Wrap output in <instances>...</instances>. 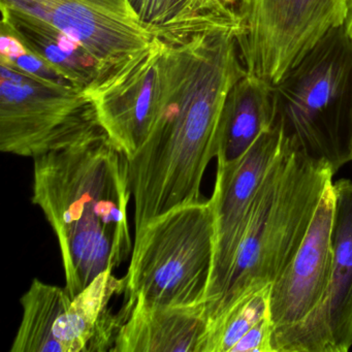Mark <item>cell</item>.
<instances>
[{
    "instance_id": "1",
    "label": "cell",
    "mask_w": 352,
    "mask_h": 352,
    "mask_svg": "<svg viewBox=\"0 0 352 352\" xmlns=\"http://www.w3.org/2000/svg\"><path fill=\"white\" fill-rule=\"evenodd\" d=\"M236 28L211 26L160 36L162 98L151 133L129 160L135 230L201 199L204 175L217 155L222 110L247 73Z\"/></svg>"
},
{
    "instance_id": "2",
    "label": "cell",
    "mask_w": 352,
    "mask_h": 352,
    "mask_svg": "<svg viewBox=\"0 0 352 352\" xmlns=\"http://www.w3.org/2000/svg\"><path fill=\"white\" fill-rule=\"evenodd\" d=\"M34 160L32 203L55 232L73 298L133 253L129 158L104 133Z\"/></svg>"
},
{
    "instance_id": "3",
    "label": "cell",
    "mask_w": 352,
    "mask_h": 352,
    "mask_svg": "<svg viewBox=\"0 0 352 352\" xmlns=\"http://www.w3.org/2000/svg\"><path fill=\"white\" fill-rule=\"evenodd\" d=\"M333 176L327 160L310 157L284 138L257 193L226 289L207 312L208 327L241 296L279 277L298 252Z\"/></svg>"
},
{
    "instance_id": "4",
    "label": "cell",
    "mask_w": 352,
    "mask_h": 352,
    "mask_svg": "<svg viewBox=\"0 0 352 352\" xmlns=\"http://www.w3.org/2000/svg\"><path fill=\"white\" fill-rule=\"evenodd\" d=\"M275 122L284 138L333 173L350 162L352 43L343 25L329 30L274 86Z\"/></svg>"
},
{
    "instance_id": "5",
    "label": "cell",
    "mask_w": 352,
    "mask_h": 352,
    "mask_svg": "<svg viewBox=\"0 0 352 352\" xmlns=\"http://www.w3.org/2000/svg\"><path fill=\"white\" fill-rule=\"evenodd\" d=\"M212 199L181 206L135 232L125 275V302L201 306L213 270Z\"/></svg>"
},
{
    "instance_id": "6",
    "label": "cell",
    "mask_w": 352,
    "mask_h": 352,
    "mask_svg": "<svg viewBox=\"0 0 352 352\" xmlns=\"http://www.w3.org/2000/svg\"><path fill=\"white\" fill-rule=\"evenodd\" d=\"M107 133L85 89L38 81L0 63V150L38 158Z\"/></svg>"
},
{
    "instance_id": "7",
    "label": "cell",
    "mask_w": 352,
    "mask_h": 352,
    "mask_svg": "<svg viewBox=\"0 0 352 352\" xmlns=\"http://www.w3.org/2000/svg\"><path fill=\"white\" fill-rule=\"evenodd\" d=\"M333 180L329 183L298 252L272 283L273 352H327L323 312L333 265Z\"/></svg>"
},
{
    "instance_id": "8",
    "label": "cell",
    "mask_w": 352,
    "mask_h": 352,
    "mask_svg": "<svg viewBox=\"0 0 352 352\" xmlns=\"http://www.w3.org/2000/svg\"><path fill=\"white\" fill-rule=\"evenodd\" d=\"M345 14L346 0H254L238 38L245 69L277 85Z\"/></svg>"
},
{
    "instance_id": "9",
    "label": "cell",
    "mask_w": 352,
    "mask_h": 352,
    "mask_svg": "<svg viewBox=\"0 0 352 352\" xmlns=\"http://www.w3.org/2000/svg\"><path fill=\"white\" fill-rule=\"evenodd\" d=\"M124 292V277L110 271L73 298L65 287L46 283L28 305V329L46 352H113L123 317L109 306Z\"/></svg>"
},
{
    "instance_id": "10",
    "label": "cell",
    "mask_w": 352,
    "mask_h": 352,
    "mask_svg": "<svg viewBox=\"0 0 352 352\" xmlns=\"http://www.w3.org/2000/svg\"><path fill=\"white\" fill-rule=\"evenodd\" d=\"M164 40H155L100 71L85 89L107 135L131 160L147 141L162 98L160 58Z\"/></svg>"
},
{
    "instance_id": "11",
    "label": "cell",
    "mask_w": 352,
    "mask_h": 352,
    "mask_svg": "<svg viewBox=\"0 0 352 352\" xmlns=\"http://www.w3.org/2000/svg\"><path fill=\"white\" fill-rule=\"evenodd\" d=\"M283 141L281 127L274 122L239 160L217 164L211 197L215 216V248L206 316L226 289L257 193L281 151Z\"/></svg>"
},
{
    "instance_id": "12",
    "label": "cell",
    "mask_w": 352,
    "mask_h": 352,
    "mask_svg": "<svg viewBox=\"0 0 352 352\" xmlns=\"http://www.w3.org/2000/svg\"><path fill=\"white\" fill-rule=\"evenodd\" d=\"M79 43L100 71L149 46L162 32L143 21L131 0H0Z\"/></svg>"
},
{
    "instance_id": "13",
    "label": "cell",
    "mask_w": 352,
    "mask_h": 352,
    "mask_svg": "<svg viewBox=\"0 0 352 352\" xmlns=\"http://www.w3.org/2000/svg\"><path fill=\"white\" fill-rule=\"evenodd\" d=\"M113 352H201L208 331L206 306L125 302Z\"/></svg>"
},
{
    "instance_id": "14",
    "label": "cell",
    "mask_w": 352,
    "mask_h": 352,
    "mask_svg": "<svg viewBox=\"0 0 352 352\" xmlns=\"http://www.w3.org/2000/svg\"><path fill=\"white\" fill-rule=\"evenodd\" d=\"M331 284L323 312L327 352H347L352 347V181L333 182Z\"/></svg>"
},
{
    "instance_id": "15",
    "label": "cell",
    "mask_w": 352,
    "mask_h": 352,
    "mask_svg": "<svg viewBox=\"0 0 352 352\" xmlns=\"http://www.w3.org/2000/svg\"><path fill=\"white\" fill-rule=\"evenodd\" d=\"M274 122V86L247 72L232 86L222 110L217 135V164L239 160Z\"/></svg>"
},
{
    "instance_id": "16",
    "label": "cell",
    "mask_w": 352,
    "mask_h": 352,
    "mask_svg": "<svg viewBox=\"0 0 352 352\" xmlns=\"http://www.w3.org/2000/svg\"><path fill=\"white\" fill-rule=\"evenodd\" d=\"M1 23L50 63L74 86L86 89L100 73L98 61L79 44L53 26L0 6Z\"/></svg>"
},
{
    "instance_id": "17",
    "label": "cell",
    "mask_w": 352,
    "mask_h": 352,
    "mask_svg": "<svg viewBox=\"0 0 352 352\" xmlns=\"http://www.w3.org/2000/svg\"><path fill=\"white\" fill-rule=\"evenodd\" d=\"M271 286L241 296L208 327L201 352H232L236 344L269 313Z\"/></svg>"
},
{
    "instance_id": "18",
    "label": "cell",
    "mask_w": 352,
    "mask_h": 352,
    "mask_svg": "<svg viewBox=\"0 0 352 352\" xmlns=\"http://www.w3.org/2000/svg\"><path fill=\"white\" fill-rule=\"evenodd\" d=\"M0 34V63L11 65L14 69L44 83L63 87H76L50 63L30 50L21 38L11 30L1 26Z\"/></svg>"
},
{
    "instance_id": "19",
    "label": "cell",
    "mask_w": 352,
    "mask_h": 352,
    "mask_svg": "<svg viewBox=\"0 0 352 352\" xmlns=\"http://www.w3.org/2000/svg\"><path fill=\"white\" fill-rule=\"evenodd\" d=\"M190 0H131L142 20L164 34L177 30L184 21Z\"/></svg>"
},
{
    "instance_id": "20",
    "label": "cell",
    "mask_w": 352,
    "mask_h": 352,
    "mask_svg": "<svg viewBox=\"0 0 352 352\" xmlns=\"http://www.w3.org/2000/svg\"><path fill=\"white\" fill-rule=\"evenodd\" d=\"M232 352H273L270 314L255 324L236 344Z\"/></svg>"
},
{
    "instance_id": "21",
    "label": "cell",
    "mask_w": 352,
    "mask_h": 352,
    "mask_svg": "<svg viewBox=\"0 0 352 352\" xmlns=\"http://www.w3.org/2000/svg\"><path fill=\"white\" fill-rule=\"evenodd\" d=\"M219 1L228 12L234 14L240 20L244 28L245 23L252 11L254 0H219Z\"/></svg>"
},
{
    "instance_id": "22",
    "label": "cell",
    "mask_w": 352,
    "mask_h": 352,
    "mask_svg": "<svg viewBox=\"0 0 352 352\" xmlns=\"http://www.w3.org/2000/svg\"><path fill=\"white\" fill-rule=\"evenodd\" d=\"M208 8L212 13L215 14L218 17L224 18L228 20H236L234 14L228 12L223 6L220 3L219 0H207Z\"/></svg>"
},
{
    "instance_id": "23",
    "label": "cell",
    "mask_w": 352,
    "mask_h": 352,
    "mask_svg": "<svg viewBox=\"0 0 352 352\" xmlns=\"http://www.w3.org/2000/svg\"><path fill=\"white\" fill-rule=\"evenodd\" d=\"M343 28L352 43V0H346V14Z\"/></svg>"
},
{
    "instance_id": "24",
    "label": "cell",
    "mask_w": 352,
    "mask_h": 352,
    "mask_svg": "<svg viewBox=\"0 0 352 352\" xmlns=\"http://www.w3.org/2000/svg\"><path fill=\"white\" fill-rule=\"evenodd\" d=\"M350 162H352V125H351V139H350Z\"/></svg>"
}]
</instances>
